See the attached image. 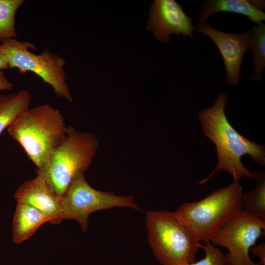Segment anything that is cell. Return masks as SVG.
Here are the masks:
<instances>
[{
    "instance_id": "cell-1",
    "label": "cell",
    "mask_w": 265,
    "mask_h": 265,
    "mask_svg": "<svg viewBox=\"0 0 265 265\" xmlns=\"http://www.w3.org/2000/svg\"><path fill=\"white\" fill-rule=\"evenodd\" d=\"M228 97L220 93L213 105L204 109L198 115L204 135L216 147L217 164L215 169L200 184H204L216 173L225 171L239 182L243 178L254 179L252 172L246 168L241 158L247 155L257 163L265 166V148L263 144L251 141L239 133L228 121L225 112Z\"/></svg>"
},
{
    "instance_id": "cell-2",
    "label": "cell",
    "mask_w": 265,
    "mask_h": 265,
    "mask_svg": "<svg viewBox=\"0 0 265 265\" xmlns=\"http://www.w3.org/2000/svg\"><path fill=\"white\" fill-rule=\"evenodd\" d=\"M38 170L65 137L68 130L60 111L45 104L23 111L7 129Z\"/></svg>"
},
{
    "instance_id": "cell-3",
    "label": "cell",
    "mask_w": 265,
    "mask_h": 265,
    "mask_svg": "<svg viewBox=\"0 0 265 265\" xmlns=\"http://www.w3.org/2000/svg\"><path fill=\"white\" fill-rule=\"evenodd\" d=\"M242 194L238 182L233 181L201 200L182 204L173 212L200 242L206 243L223 223L242 211Z\"/></svg>"
},
{
    "instance_id": "cell-4",
    "label": "cell",
    "mask_w": 265,
    "mask_h": 265,
    "mask_svg": "<svg viewBox=\"0 0 265 265\" xmlns=\"http://www.w3.org/2000/svg\"><path fill=\"white\" fill-rule=\"evenodd\" d=\"M148 241L162 265L191 263L204 248L192 231L170 211H149L146 215Z\"/></svg>"
},
{
    "instance_id": "cell-5",
    "label": "cell",
    "mask_w": 265,
    "mask_h": 265,
    "mask_svg": "<svg viewBox=\"0 0 265 265\" xmlns=\"http://www.w3.org/2000/svg\"><path fill=\"white\" fill-rule=\"evenodd\" d=\"M98 146V140L91 133L79 132L68 127L65 137L37 173L60 198L74 178L88 168Z\"/></svg>"
},
{
    "instance_id": "cell-6",
    "label": "cell",
    "mask_w": 265,
    "mask_h": 265,
    "mask_svg": "<svg viewBox=\"0 0 265 265\" xmlns=\"http://www.w3.org/2000/svg\"><path fill=\"white\" fill-rule=\"evenodd\" d=\"M0 42L8 68H17L21 74L27 72L35 74L43 82L51 86L57 97L69 102L73 101L63 69L66 63L64 58L48 49L41 54H34L29 49L36 50V48L29 42L20 41L16 38Z\"/></svg>"
},
{
    "instance_id": "cell-7",
    "label": "cell",
    "mask_w": 265,
    "mask_h": 265,
    "mask_svg": "<svg viewBox=\"0 0 265 265\" xmlns=\"http://www.w3.org/2000/svg\"><path fill=\"white\" fill-rule=\"evenodd\" d=\"M65 219L77 220L85 232L90 214L96 211L114 207L130 208L140 211L132 196H119L97 190L87 182L84 173L77 175L60 197Z\"/></svg>"
},
{
    "instance_id": "cell-8",
    "label": "cell",
    "mask_w": 265,
    "mask_h": 265,
    "mask_svg": "<svg viewBox=\"0 0 265 265\" xmlns=\"http://www.w3.org/2000/svg\"><path fill=\"white\" fill-rule=\"evenodd\" d=\"M265 220L257 218L242 211L218 229L210 242L227 248L226 265H262L253 261L249 251L257 240L264 235Z\"/></svg>"
},
{
    "instance_id": "cell-9",
    "label": "cell",
    "mask_w": 265,
    "mask_h": 265,
    "mask_svg": "<svg viewBox=\"0 0 265 265\" xmlns=\"http://www.w3.org/2000/svg\"><path fill=\"white\" fill-rule=\"evenodd\" d=\"M149 15L146 29L152 31L157 40L168 43L173 34L193 38L195 29L192 23L193 19L187 16L176 1L154 0Z\"/></svg>"
},
{
    "instance_id": "cell-10",
    "label": "cell",
    "mask_w": 265,
    "mask_h": 265,
    "mask_svg": "<svg viewBox=\"0 0 265 265\" xmlns=\"http://www.w3.org/2000/svg\"><path fill=\"white\" fill-rule=\"evenodd\" d=\"M197 30L209 37L222 55L229 84L236 85L240 79V67L245 53L250 50L251 30L233 34L217 30L207 23H198Z\"/></svg>"
},
{
    "instance_id": "cell-11",
    "label": "cell",
    "mask_w": 265,
    "mask_h": 265,
    "mask_svg": "<svg viewBox=\"0 0 265 265\" xmlns=\"http://www.w3.org/2000/svg\"><path fill=\"white\" fill-rule=\"evenodd\" d=\"M14 197L17 203L30 205L46 215L50 222L58 224L65 219L60 198L53 191L42 175L22 184L15 191Z\"/></svg>"
},
{
    "instance_id": "cell-12",
    "label": "cell",
    "mask_w": 265,
    "mask_h": 265,
    "mask_svg": "<svg viewBox=\"0 0 265 265\" xmlns=\"http://www.w3.org/2000/svg\"><path fill=\"white\" fill-rule=\"evenodd\" d=\"M13 221V241L20 243L32 236L38 228L50 218L37 209L17 203Z\"/></svg>"
},
{
    "instance_id": "cell-13",
    "label": "cell",
    "mask_w": 265,
    "mask_h": 265,
    "mask_svg": "<svg viewBox=\"0 0 265 265\" xmlns=\"http://www.w3.org/2000/svg\"><path fill=\"white\" fill-rule=\"evenodd\" d=\"M228 12L244 15L258 24L265 20V13L246 0H209L203 5L198 17L199 23H205L212 14Z\"/></svg>"
},
{
    "instance_id": "cell-14",
    "label": "cell",
    "mask_w": 265,
    "mask_h": 265,
    "mask_svg": "<svg viewBox=\"0 0 265 265\" xmlns=\"http://www.w3.org/2000/svg\"><path fill=\"white\" fill-rule=\"evenodd\" d=\"M31 101V95L26 89L14 94L0 95V135L29 107Z\"/></svg>"
},
{
    "instance_id": "cell-15",
    "label": "cell",
    "mask_w": 265,
    "mask_h": 265,
    "mask_svg": "<svg viewBox=\"0 0 265 265\" xmlns=\"http://www.w3.org/2000/svg\"><path fill=\"white\" fill-rule=\"evenodd\" d=\"M252 173L257 185L254 189L242 193V209L251 215L265 220V173L256 170Z\"/></svg>"
},
{
    "instance_id": "cell-16",
    "label": "cell",
    "mask_w": 265,
    "mask_h": 265,
    "mask_svg": "<svg viewBox=\"0 0 265 265\" xmlns=\"http://www.w3.org/2000/svg\"><path fill=\"white\" fill-rule=\"evenodd\" d=\"M251 30L250 49L252 52L254 68L251 79L263 81L262 72L265 67V25L258 24Z\"/></svg>"
},
{
    "instance_id": "cell-17",
    "label": "cell",
    "mask_w": 265,
    "mask_h": 265,
    "mask_svg": "<svg viewBox=\"0 0 265 265\" xmlns=\"http://www.w3.org/2000/svg\"><path fill=\"white\" fill-rule=\"evenodd\" d=\"M24 1V0H0V41L16 38L15 15Z\"/></svg>"
},
{
    "instance_id": "cell-18",
    "label": "cell",
    "mask_w": 265,
    "mask_h": 265,
    "mask_svg": "<svg viewBox=\"0 0 265 265\" xmlns=\"http://www.w3.org/2000/svg\"><path fill=\"white\" fill-rule=\"evenodd\" d=\"M203 249L205 257L201 260L181 265H226L225 255L218 247L209 242L205 243Z\"/></svg>"
},
{
    "instance_id": "cell-19",
    "label": "cell",
    "mask_w": 265,
    "mask_h": 265,
    "mask_svg": "<svg viewBox=\"0 0 265 265\" xmlns=\"http://www.w3.org/2000/svg\"><path fill=\"white\" fill-rule=\"evenodd\" d=\"M252 252L253 255L257 256L260 259V263L262 265H265V243L261 242L258 245L252 247Z\"/></svg>"
},
{
    "instance_id": "cell-20",
    "label": "cell",
    "mask_w": 265,
    "mask_h": 265,
    "mask_svg": "<svg viewBox=\"0 0 265 265\" xmlns=\"http://www.w3.org/2000/svg\"><path fill=\"white\" fill-rule=\"evenodd\" d=\"M13 84L6 78L4 73L0 71V91L11 90Z\"/></svg>"
},
{
    "instance_id": "cell-21",
    "label": "cell",
    "mask_w": 265,
    "mask_h": 265,
    "mask_svg": "<svg viewBox=\"0 0 265 265\" xmlns=\"http://www.w3.org/2000/svg\"><path fill=\"white\" fill-rule=\"evenodd\" d=\"M8 68V65L6 56L2 49L0 42V71Z\"/></svg>"
}]
</instances>
